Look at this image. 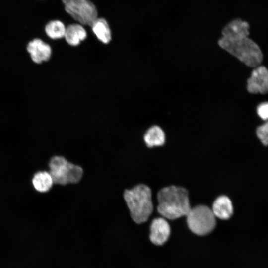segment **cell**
<instances>
[{
	"mask_svg": "<svg viewBox=\"0 0 268 268\" xmlns=\"http://www.w3.org/2000/svg\"><path fill=\"white\" fill-rule=\"evenodd\" d=\"M212 211L215 217L228 219L232 215L233 208L230 199L225 196L218 197L214 201Z\"/></svg>",
	"mask_w": 268,
	"mask_h": 268,
	"instance_id": "obj_11",
	"label": "cell"
},
{
	"mask_svg": "<svg viewBox=\"0 0 268 268\" xmlns=\"http://www.w3.org/2000/svg\"><path fill=\"white\" fill-rule=\"evenodd\" d=\"M66 27L58 20L48 22L45 28L47 35L52 39H58L64 37Z\"/></svg>",
	"mask_w": 268,
	"mask_h": 268,
	"instance_id": "obj_15",
	"label": "cell"
},
{
	"mask_svg": "<svg viewBox=\"0 0 268 268\" xmlns=\"http://www.w3.org/2000/svg\"><path fill=\"white\" fill-rule=\"evenodd\" d=\"M257 114L263 120H267L268 118V103L264 102L260 104L257 109Z\"/></svg>",
	"mask_w": 268,
	"mask_h": 268,
	"instance_id": "obj_17",
	"label": "cell"
},
{
	"mask_svg": "<svg viewBox=\"0 0 268 268\" xmlns=\"http://www.w3.org/2000/svg\"><path fill=\"white\" fill-rule=\"evenodd\" d=\"M247 88L252 94H266L268 90V71L263 66H257L253 69L247 80Z\"/></svg>",
	"mask_w": 268,
	"mask_h": 268,
	"instance_id": "obj_8",
	"label": "cell"
},
{
	"mask_svg": "<svg viewBox=\"0 0 268 268\" xmlns=\"http://www.w3.org/2000/svg\"><path fill=\"white\" fill-rule=\"evenodd\" d=\"M143 140L147 148L161 146L165 142V134L163 130L157 126L149 128L145 133Z\"/></svg>",
	"mask_w": 268,
	"mask_h": 268,
	"instance_id": "obj_12",
	"label": "cell"
},
{
	"mask_svg": "<svg viewBox=\"0 0 268 268\" xmlns=\"http://www.w3.org/2000/svg\"><path fill=\"white\" fill-rule=\"evenodd\" d=\"M218 45L250 67H256L263 55L259 45L249 38L250 30L234 29L223 31Z\"/></svg>",
	"mask_w": 268,
	"mask_h": 268,
	"instance_id": "obj_1",
	"label": "cell"
},
{
	"mask_svg": "<svg viewBox=\"0 0 268 268\" xmlns=\"http://www.w3.org/2000/svg\"><path fill=\"white\" fill-rule=\"evenodd\" d=\"M66 12L78 23L90 26L97 18L95 5L89 0H62Z\"/></svg>",
	"mask_w": 268,
	"mask_h": 268,
	"instance_id": "obj_6",
	"label": "cell"
},
{
	"mask_svg": "<svg viewBox=\"0 0 268 268\" xmlns=\"http://www.w3.org/2000/svg\"><path fill=\"white\" fill-rule=\"evenodd\" d=\"M93 33L100 42L109 43L112 39V33L107 20L103 18H96L90 25Z\"/></svg>",
	"mask_w": 268,
	"mask_h": 268,
	"instance_id": "obj_14",
	"label": "cell"
},
{
	"mask_svg": "<svg viewBox=\"0 0 268 268\" xmlns=\"http://www.w3.org/2000/svg\"><path fill=\"white\" fill-rule=\"evenodd\" d=\"M48 168L54 184L58 186L77 184L83 174V169L80 165L68 161L62 155L52 157L48 163Z\"/></svg>",
	"mask_w": 268,
	"mask_h": 268,
	"instance_id": "obj_4",
	"label": "cell"
},
{
	"mask_svg": "<svg viewBox=\"0 0 268 268\" xmlns=\"http://www.w3.org/2000/svg\"><path fill=\"white\" fill-rule=\"evenodd\" d=\"M152 195L151 188L143 183L124 190L123 199L134 223L140 224L148 221L154 211Z\"/></svg>",
	"mask_w": 268,
	"mask_h": 268,
	"instance_id": "obj_3",
	"label": "cell"
},
{
	"mask_svg": "<svg viewBox=\"0 0 268 268\" xmlns=\"http://www.w3.org/2000/svg\"><path fill=\"white\" fill-rule=\"evenodd\" d=\"M186 216L188 227L196 235H206L213 230L216 225L215 216L212 210L205 205L191 208Z\"/></svg>",
	"mask_w": 268,
	"mask_h": 268,
	"instance_id": "obj_5",
	"label": "cell"
},
{
	"mask_svg": "<svg viewBox=\"0 0 268 268\" xmlns=\"http://www.w3.org/2000/svg\"><path fill=\"white\" fill-rule=\"evenodd\" d=\"M170 227L165 218L160 217L152 220L149 225V239L156 246H162L168 240Z\"/></svg>",
	"mask_w": 268,
	"mask_h": 268,
	"instance_id": "obj_7",
	"label": "cell"
},
{
	"mask_svg": "<svg viewBox=\"0 0 268 268\" xmlns=\"http://www.w3.org/2000/svg\"><path fill=\"white\" fill-rule=\"evenodd\" d=\"M32 61L37 64L48 61L51 56L50 46L40 39H34L30 41L27 47Z\"/></svg>",
	"mask_w": 268,
	"mask_h": 268,
	"instance_id": "obj_9",
	"label": "cell"
},
{
	"mask_svg": "<svg viewBox=\"0 0 268 268\" xmlns=\"http://www.w3.org/2000/svg\"><path fill=\"white\" fill-rule=\"evenodd\" d=\"M256 134L261 142L267 146L268 143V123L267 122L257 128Z\"/></svg>",
	"mask_w": 268,
	"mask_h": 268,
	"instance_id": "obj_16",
	"label": "cell"
},
{
	"mask_svg": "<svg viewBox=\"0 0 268 268\" xmlns=\"http://www.w3.org/2000/svg\"><path fill=\"white\" fill-rule=\"evenodd\" d=\"M156 209L162 217L174 220L186 216L191 208L187 190L170 186L159 190L156 195Z\"/></svg>",
	"mask_w": 268,
	"mask_h": 268,
	"instance_id": "obj_2",
	"label": "cell"
},
{
	"mask_svg": "<svg viewBox=\"0 0 268 268\" xmlns=\"http://www.w3.org/2000/svg\"><path fill=\"white\" fill-rule=\"evenodd\" d=\"M31 183L34 189L40 193L49 192L53 187V179L49 171H38L34 174Z\"/></svg>",
	"mask_w": 268,
	"mask_h": 268,
	"instance_id": "obj_13",
	"label": "cell"
},
{
	"mask_svg": "<svg viewBox=\"0 0 268 268\" xmlns=\"http://www.w3.org/2000/svg\"><path fill=\"white\" fill-rule=\"evenodd\" d=\"M87 36L86 29L80 23L71 24L66 27L64 38L67 42L72 46L78 45Z\"/></svg>",
	"mask_w": 268,
	"mask_h": 268,
	"instance_id": "obj_10",
	"label": "cell"
}]
</instances>
